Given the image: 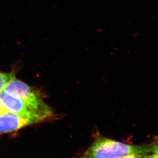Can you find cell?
Here are the masks:
<instances>
[{
	"mask_svg": "<svg viewBox=\"0 0 158 158\" xmlns=\"http://www.w3.org/2000/svg\"><path fill=\"white\" fill-rule=\"evenodd\" d=\"M4 91L22 99L40 121L53 115L50 108L33 92L29 86L15 78L7 84Z\"/></svg>",
	"mask_w": 158,
	"mask_h": 158,
	"instance_id": "cell-2",
	"label": "cell"
},
{
	"mask_svg": "<svg viewBox=\"0 0 158 158\" xmlns=\"http://www.w3.org/2000/svg\"><path fill=\"white\" fill-rule=\"evenodd\" d=\"M152 158H158V137L154 138L151 143Z\"/></svg>",
	"mask_w": 158,
	"mask_h": 158,
	"instance_id": "cell-6",
	"label": "cell"
},
{
	"mask_svg": "<svg viewBox=\"0 0 158 158\" xmlns=\"http://www.w3.org/2000/svg\"><path fill=\"white\" fill-rule=\"evenodd\" d=\"M122 158H152L151 154H139L129 156Z\"/></svg>",
	"mask_w": 158,
	"mask_h": 158,
	"instance_id": "cell-7",
	"label": "cell"
},
{
	"mask_svg": "<svg viewBox=\"0 0 158 158\" xmlns=\"http://www.w3.org/2000/svg\"><path fill=\"white\" fill-rule=\"evenodd\" d=\"M151 144L136 145L109 139L99 135L80 158H122L151 154Z\"/></svg>",
	"mask_w": 158,
	"mask_h": 158,
	"instance_id": "cell-1",
	"label": "cell"
},
{
	"mask_svg": "<svg viewBox=\"0 0 158 158\" xmlns=\"http://www.w3.org/2000/svg\"><path fill=\"white\" fill-rule=\"evenodd\" d=\"M0 101L7 112L16 114L31 121L40 122L37 117L29 110L22 99L3 91L0 93Z\"/></svg>",
	"mask_w": 158,
	"mask_h": 158,
	"instance_id": "cell-3",
	"label": "cell"
},
{
	"mask_svg": "<svg viewBox=\"0 0 158 158\" xmlns=\"http://www.w3.org/2000/svg\"><path fill=\"white\" fill-rule=\"evenodd\" d=\"M6 112H7V111L5 109L4 107L2 104L1 102L0 101V116L3 115Z\"/></svg>",
	"mask_w": 158,
	"mask_h": 158,
	"instance_id": "cell-8",
	"label": "cell"
},
{
	"mask_svg": "<svg viewBox=\"0 0 158 158\" xmlns=\"http://www.w3.org/2000/svg\"><path fill=\"white\" fill-rule=\"evenodd\" d=\"M15 78V73H3L0 72V93L4 91L7 84L11 80Z\"/></svg>",
	"mask_w": 158,
	"mask_h": 158,
	"instance_id": "cell-5",
	"label": "cell"
},
{
	"mask_svg": "<svg viewBox=\"0 0 158 158\" xmlns=\"http://www.w3.org/2000/svg\"><path fill=\"white\" fill-rule=\"evenodd\" d=\"M32 124L31 121L16 114L6 112L0 116V134L10 133Z\"/></svg>",
	"mask_w": 158,
	"mask_h": 158,
	"instance_id": "cell-4",
	"label": "cell"
}]
</instances>
